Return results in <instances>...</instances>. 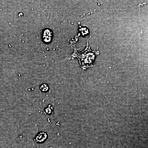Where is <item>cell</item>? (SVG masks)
Returning a JSON list of instances; mask_svg holds the SVG:
<instances>
[{
  "instance_id": "obj_2",
  "label": "cell",
  "mask_w": 148,
  "mask_h": 148,
  "mask_svg": "<svg viewBox=\"0 0 148 148\" xmlns=\"http://www.w3.org/2000/svg\"><path fill=\"white\" fill-rule=\"evenodd\" d=\"M52 32L49 29H46L43 34V39L46 42H49L51 40L52 37Z\"/></svg>"
},
{
  "instance_id": "obj_3",
  "label": "cell",
  "mask_w": 148,
  "mask_h": 148,
  "mask_svg": "<svg viewBox=\"0 0 148 148\" xmlns=\"http://www.w3.org/2000/svg\"><path fill=\"white\" fill-rule=\"evenodd\" d=\"M40 89L44 92H47L49 89V86L46 84H43L40 86Z\"/></svg>"
},
{
  "instance_id": "obj_1",
  "label": "cell",
  "mask_w": 148,
  "mask_h": 148,
  "mask_svg": "<svg viewBox=\"0 0 148 148\" xmlns=\"http://www.w3.org/2000/svg\"><path fill=\"white\" fill-rule=\"evenodd\" d=\"M48 135L45 132H40L36 136L34 139L36 143H42L47 138Z\"/></svg>"
}]
</instances>
